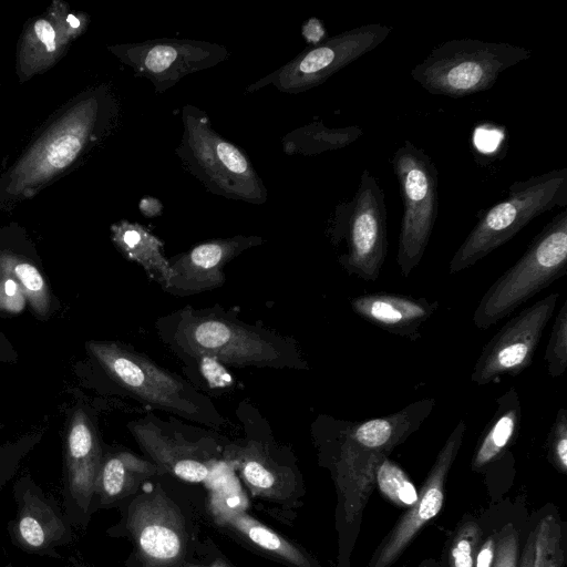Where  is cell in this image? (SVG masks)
I'll return each instance as SVG.
<instances>
[{
  "instance_id": "1",
  "label": "cell",
  "mask_w": 567,
  "mask_h": 567,
  "mask_svg": "<svg viewBox=\"0 0 567 567\" xmlns=\"http://www.w3.org/2000/svg\"><path fill=\"white\" fill-rule=\"evenodd\" d=\"M121 105L103 83L59 107L0 171V212H10L78 167L120 123Z\"/></svg>"
},
{
  "instance_id": "2",
  "label": "cell",
  "mask_w": 567,
  "mask_h": 567,
  "mask_svg": "<svg viewBox=\"0 0 567 567\" xmlns=\"http://www.w3.org/2000/svg\"><path fill=\"white\" fill-rule=\"evenodd\" d=\"M156 329L182 359L214 360L234 368L309 369L295 339L244 322L219 307L186 306L158 319Z\"/></svg>"
},
{
  "instance_id": "3",
  "label": "cell",
  "mask_w": 567,
  "mask_h": 567,
  "mask_svg": "<svg viewBox=\"0 0 567 567\" xmlns=\"http://www.w3.org/2000/svg\"><path fill=\"white\" fill-rule=\"evenodd\" d=\"M182 124L175 154L185 171L214 195L255 205L267 202L266 186L245 152L216 132L203 110L186 104Z\"/></svg>"
},
{
  "instance_id": "4",
  "label": "cell",
  "mask_w": 567,
  "mask_h": 567,
  "mask_svg": "<svg viewBox=\"0 0 567 567\" xmlns=\"http://www.w3.org/2000/svg\"><path fill=\"white\" fill-rule=\"evenodd\" d=\"M156 477L145 482L126 503L123 527L142 567H186L198 542L190 515Z\"/></svg>"
},
{
  "instance_id": "5",
  "label": "cell",
  "mask_w": 567,
  "mask_h": 567,
  "mask_svg": "<svg viewBox=\"0 0 567 567\" xmlns=\"http://www.w3.org/2000/svg\"><path fill=\"white\" fill-rule=\"evenodd\" d=\"M567 205V168H556L514 182L507 197L483 213L453 255L449 272L472 267L512 239L529 221L557 206Z\"/></svg>"
},
{
  "instance_id": "6",
  "label": "cell",
  "mask_w": 567,
  "mask_h": 567,
  "mask_svg": "<svg viewBox=\"0 0 567 567\" xmlns=\"http://www.w3.org/2000/svg\"><path fill=\"white\" fill-rule=\"evenodd\" d=\"M86 346L110 378L142 403L207 425L224 422L207 396L146 355L118 342Z\"/></svg>"
},
{
  "instance_id": "7",
  "label": "cell",
  "mask_w": 567,
  "mask_h": 567,
  "mask_svg": "<svg viewBox=\"0 0 567 567\" xmlns=\"http://www.w3.org/2000/svg\"><path fill=\"white\" fill-rule=\"evenodd\" d=\"M567 272V210L534 237L522 257L505 270L477 303L473 322L488 329Z\"/></svg>"
},
{
  "instance_id": "8",
  "label": "cell",
  "mask_w": 567,
  "mask_h": 567,
  "mask_svg": "<svg viewBox=\"0 0 567 567\" xmlns=\"http://www.w3.org/2000/svg\"><path fill=\"white\" fill-rule=\"evenodd\" d=\"M530 56L511 43L456 39L431 50L410 74L429 93L457 99L489 90L502 72Z\"/></svg>"
},
{
  "instance_id": "9",
  "label": "cell",
  "mask_w": 567,
  "mask_h": 567,
  "mask_svg": "<svg viewBox=\"0 0 567 567\" xmlns=\"http://www.w3.org/2000/svg\"><path fill=\"white\" fill-rule=\"evenodd\" d=\"M223 460L238 475L250 496L265 504L268 515L288 525L301 505L305 486L300 471L284 447L247 430L246 437L224 445Z\"/></svg>"
},
{
  "instance_id": "10",
  "label": "cell",
  "mask_w": 567,
  "mask_h": 567,
  "mask_svg": "<svg viewBox=\"0 0 567 567\" xmlns=\"http://www.w3.org/2000/svg\"><path fill=\"white\" fill-rule=\"evenodd\" d=\"M328 234L336 247L346 241L338 261L348 274L365 281L379 278L388 250L386 208L383 189L369 169L362 172L353 197L336 207Z\"/></svg>"
},
{
  "instance_id": "11",
  "label": "cell",
  "mask_w": 567,
  "mask_h": 567,
  "mask_svg": "<svg viewBox=\"0 0 567 567\" xmlns=\"http://www.w3.org/2000/svg\"><path fill=\"white\" fill-rule=\"evenodd\" d=\"M391 164L403 203L396 265L409 277L422 260L436 221L439 174L433 159L409 140L394 152Z\"/></svg>"
},
{
  "instance_id": "12",
  "label": "cell",
  "mask_w": 567,
  "mask_h": 567,
  "mask_svg": "<svg viewBox=\"0 0 567 567\" xmlns=\"http://www.w3.org/2000/svg\"><path fill=\"white\" fill-rule=\"evenodd\" d=\"M209 482L205 512L217 528L250 550L288 567H317L303 547L248 513L235 472L224 460Z\"/></svg>"
},
{
  "instance_id": "13",
  "label": "cell",
  "mask_w": 567,
  "mask_h": 567,
  "mask_svg": "<svg viewBox=\"0 0 567 567\" xmlns=\"http://www.w3.org/2000/svg\"><path fill=\"white\" fill-rule=\"evenodd\" d=\"M392 27L369 23L352 28L307 48L278 70L256 81L247 92L274 85L284 93L297 94L324 83L337 72L380 45Z\"/></svg>"
},
{
  "instance_id": "14",
  "label": "cell",
  "mask_w": 567,
  "mask_h": 567,
  "mask_svg": "<svg viewBox=\"0 0 567 567\" xmlns=\"http://www.w3.org/2000/svg\"><path fill=\"white\" fill-rule=\"evenodd\" d=\"M107 50L157 93L168 91L186 75L216 66L229 55L221 44L176 38L113 44Z\"/></svg>"
},
{
  "instance_id": "15",
  "label": "cell",
  "mask_w": 567,
  "mask_h": 567,
  "mask_svg": "<svg viewBox=\"0 0 567 567\" xmlns=\"http://www.w3.org/2000/svg\"><path fill=\"white\" fill-rule=\"evenodd\" d=\"M140 449L159 471L187 483H208L223 461V450L209 435L189 439L173 424L147 415L128 424Z\"/></svg>"
},
{
  "instance_id": "16",
  "label": "cell",
  "mask_w": 567,
  "mask_h": 567,
  "mask_svg": "<svg viewBox=\"0 0 567 567\" xmlns=\"http://www.w3.org/2000/svg\"><path fill=\"white\" fill-rule=\"evenodd\" d=\"M558 292L524 308L486 342L471 373V381L486 385L502 377H516L527 369L551 318Z\"/></svg>"
},
{
  "instance_id": "17",
  "label": "cell",
  "mask_w": 567,
  "mask_h": 567,
  "mask_svg": "<svg viewBox=\"0 0 567 567\" xmlns=\"http://www.w3.org/2000/svg\"><path fill=\"white\" fill-rule=\"evenodd\" d=\"M90 18L54 0L44 12L31 18L17 43L16 73L23 83L47 72L87 29Z\"/></svg>"
},
{
  "instance_id": "18",
  "label": "cell",
  "mask_w": 567,
  "mask_h": 567,
  "mask_svg": "<svg viewBox=\"0 0 567 567\" xmlns=\"http://www.w3.org/2000/svg\"><path fill=\"white\" fill-rule=\"evenodd\" d=\"M264 241L259 236L237 235L194 246L168 259L174 277L165 291L184 297L221 287L226 280L224 267L245 250Z\"/></svg>"
},
{
  "instance_id": "19",
  "label": "cell",
  "mask_w": 567,
  "mask_h": 567,
  "mask_svg": "<svg viewBox=\"0 0 567 567\" xmlns=\"http://www.w3.org/2000/svg\"><path fill=\"white\" fill-rule=\"evenodd\" d=\"M97 433L83 410L73 413L66 439V497L69 509L87 518L94 505L97 475L103 461Z\"/></svg>"
},
{
  "instance_id": "20",
  "label": "cell",
  "mask_w": 567,
  "mask_h": 567,
  "mask_svg": "<svg viewBox=\"0 0 567 567\" xmlns=\"http://www.w3.org/2000/svg\"><path fill=\"white\" fill-rule=\"evenodd\" d=\"M466 424L460 420L441 449L429 480L416 505L400 522V525L383 547L374 567H386L427 520L435 517L443 504L444 478L462 445Z\"/></svg>"
},
{
  "instance_id": "21",
  "label": "cell",
  "mask_w": 567,
  "mask_h": 567,
  "mask_svg": "<svg viewBox=\"0 0 567 567\" xmlns=\"http://www.w3.org/2000/svg\"><path fill=\"white\" fill-rule=\"evenodd\" d=\"M352 311L367 322L411 341L421 338V327L436 312L439 301L393 292L353 297Z\"/></svg>"
},
{
  "instance_id": "22",
  "label": "cell",
  "mask_w": 567,
  "mask_h": 567,
  "mask_svg": "<svg viewBox=\"0 0 567 567\" xmlns=\"http://www.w3.org/2000/svg\"><path fill=\"white\" fill-rule=\"evenodd\" d=\"M19 504L14 534L19 545L32 553H48L71 539V530L58 508L34 485L16 484Z\"/></svg>"
},
{
  "instance_id": "23",
  "label": "cell",
  "mask_w": 567,
  "mask_h": 567,
  "mask_svg": "<svg viewBox=\"0 0 567 567\" xmlns=\"http://www.w3.org/2000/svg\"><path fill=\"white\" fill-rule=\"evenodd\" d=\"M157 476L162 475L150 460L131 452L118 451L103 456L95 485V504L100 507L118 504Z\"/></svg>"
},
{
  "instance_id": "24",
  "label": "cell",
  "mask_w": 567,
  "mask_h": 567,
  "mask_svg": "<svg viewBox=\"0 0 567 567\" xmlns=\"http://www.w3.org/2000/svg\"><path fill=\"white\" fill-rule=\"evenodd\" d=\"M111 238L120 252L143 267L148 277L165 290L174 272L164 254V244L137 223L120 220L111 226Z\"/></svg>"
},
{
  "instance_id": "25",
  "label": "cell",
  "mask_w": 567,
  "mask_h": 567,
  "mask_svg": "<svg viewBox=\"0 0 567 567\" xmlns=\"http://www.w3.org/2000/svg\"><path fill=\"white\" fill-rule=\"evenodd\" d=\"M522 425L517 389L511 386L496 399V410L477 443L473 467L482 468L502 456L516 440Z\"/></svg>"
},
{
  "instance_id": "26",
  "label": "cell",
  "mask_w": 567,
  "mask_h": 567,
  "mask_svg": "<svg viewBox=\"0 0 567 567\" xmlns=\"http://www.w3.org/2000/svg\"><path fill=\"white\" fill-rule=\"evenodd\" d=\"M362 134L355 125L331 128L318 122L288 133L282 138V147L286 154L316 155L347 147Z\"/></svg>"
},
{
  "instance_id": "27",
  "label": "cell",
  "mask_w": 567,
  "mask_h": 567,
  "mask_svg": "<svg viewBox=\"0 0 567 567\" xmlns=\"http://www.w3.org/2000/svg\"><path fill=\"white\" fill-rule=\"evenodd\" d=\"M0 276L19 284L37 315H48L51 300L45 280L29 259L11 249H0Z\"/></svg>"
},
{
  "instance_id": "28",
  "label": "cell",
  "mask_w": 567,
  "mask_h": 567,
  "mask_svg": "<svg viewBox=\"0 0 567 567\" xmlns=\"http://www.w3.org/2000/svg\"><path fill=\"white\" fill-rule=\"evenodd\" d=\"M377 482L380 491L393 502L413 506L419 494L400 466L384 457L377 467Z\"/></svg>"
},
{
  "instance_id": "29",
  "label": "cell",
  "mask_w": 567,
  "mask_h": 567,
  "mask_svg": "<svg viewBox=\"0 0 567 567\" xmlns=\"http://www.w3.org/2000/svg\"><path fill=\"white\" fill-rule=\"evenodd\" d=\"M544 359L551 378H559L567 367V301L565 300L553 322Z\"/></svg>"
},
{
  "instance_id": "30",
  "label": "cell",
  "mask_w": 567,
  "mask_h": 567,
  "mask_svg": "<svg viewBox=\"0 0 567 567\" xmlns=\"http://www.w3.org/2000/svg\"><path fill=\"white\" fill-rule=\"evenodd\" d=\"M549 454L559 470H567V411L560 408L555 415L548 435Z\"/></svg>"
},
{
  "instance_id": "31",
  "label": "cell",
  "mask_w": 567,
  "mask_h": 567,
  "mask_svg": "<svg viewBox=\"0 0 567 567\" xmlns=\"http://www.w3.org/2000/svg\"><path fill=\"white\" fill-rule=\"evenodd\" d=\"M476 530L472 525L464 527L451 551V567H473V550Z\"/></svg>"
},
{
  "instance_id": "32",
  "label": "cell",
  "mask_w": 567,
  "mask_h": 567,
  "mask_svg": "<svg viewBox=\"0 0 567 567\" xmlns=\"http://www.w3.org/2000/svg\"><path fill=\"white\" fill-rule=\"evenodd\" d=\"M25 296L19 284L10 278L0 276V309L19 312L24 308Z\"/></svg>"
},
{
  "instance_id": "33",
  "label": "cell",
  "mask_w": 567,
  "mask_h": 567,
  "mask_svg": "<svg viewBox=\"0 0 567 567\" xmlns=\"http://www.w3.org/2000/svg\"><path fill=\"white\" fill-rule=\"evenodd\" d=\"M517 554V535L515 529L503 534L496 555V563L494 567H516Z\"/></svg>"
},
{
  "instance_id": "34",
  "label": "cell",
  "mask_w": 567,
  "mask_h": 567,
  "mask_svg": "<svg viewBox=\"0 0 567 567\" xmlns=\"http://www.w3.org/2000/svg\"><path fill=\"white\" fill-rule=\"evenodd\" d=\"M21 453L17 451H0V492L14 473Z\"/></svg>"
},
{
  "instance_id": "35",
  "label": "cell",
  "mask_w": 567,
  "mask_h": 567,
  "mask_svg": "<svg viewBox=\"0 0 567 567\" xmlns=\"http://www.w3.org/2000/svg\"><path fill=\"white\" fill-rule=\"evenodd\" d=\"M494 558V540L489 538L481 548L476 558V567H491Z\"/></svg>"
},
{
  "instance_id": "36",
  "label": "cell",
  "mask_w": 567,
  "mask_h": 567,
  "mask_svg": "<svg viewBox=\"0 0 567 567\" xmlns=\"http://www.w3.org/2000/svg\"><path fill=\"white\" fill-rule=\"evenodd\" d=\"M186 567H236L234 566L227 558H225L223 555H218L215 557V559L207 564V565H198V566H186Z\"/></svg>"
},
{
  "instance_id": "37",
  "label": "cell",
  "mask_w": 567,
  "mask_h": 567,
  "mask_svg": "<svg viewBox=\"0 0 567 567\" xmlns=\"http://www.w3.org/2000/svg\"><path fill=\"white\" fill-rule=\"evenodd\" d=\"M533 551H534L533 543H532V540H529L526 546V553L524 556V560L522 563V567H532Z\"/></svg>"
}]
</instances>
